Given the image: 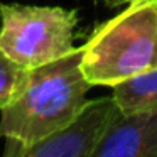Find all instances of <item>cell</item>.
<instances>
[{"mask_svg": "<svg viewBox=\"0 0 157 157\" xmlns=\"http://www.w3.org/2000/svg\"><path fill=\"white\" fill-rule=\"evenodd\" d=\"M101 2H105L106 5H112V7H115V5H123V4H132V2H137V0H101Z\"/></svg>", "mask_w": 157, "mask_h": 157, "instance_id": "obj_8", "label": "cell"}, {"mask_svg": "<svg viewBox=\"0 0 157 157\" xmlns=\"http://www.w3.org/2000/svg\"><path fill=\"white\" fill-rule=\"evenodd\" d=\"M0 48L25 69L52 63L75 49L76 10L0 4Z\"/></svg>", "mask_w": 157, "mask_h": 157, "instance_id": "obj_3", "label": "cell"}, {"mask_svg": "<svg viewBox=\"0 0 157 157\" xmlns=\"http://www.w3.org/2000/svg\"><path fill=\"white\" fill-rule=\"evenodd\" d=\"M157 68V0H137L100 24L83 46L81 69L91 85L113 86Z\"/></svg>", "mask_w": 157, "mask_h": 157, "instance_id": "obj_2", "label": "cell"}, {"mask_svg": "<svg viewBox=\"0 0 157 157\" xmlns=\"http://www.w3.org/2000/svg\"><path fill=\"white\" fill-rule=\"evenodd\" d=\"M122 115L113 96L88 101L68 125L25 147L19 157H93L103 137Z\"/></svg>", "mask_w": 157, "mask_h": 157, "instance_id": "obj_4", "label": "cell"}, {"mask_svg": "<svg viewBox=\"0 0 157 157\" xmlns=\"http://www.w3.org/2000/svg\"><path fill=\"white\" fill-rule=\"evenodd\" d=\"M27 69L10 59L0 48V108H4L24 81Z\"/></svg>", "mask_w": 157, "mask_h": 157, "instance_id": "obj_7", "label": "cell"}, {"mask_svg": "<svg viewBox=\"0 0 157 157\" xmlns=\"http://www.w3.org/2000/svg\"><path fill=\"white\" fill-rule=\"evenodd\" d=\"M83 46L48 64L27 69L10 101L0 108L4 155L19 157L25 147L68 125L88 103L91 83L81 69Z\"/></svg>", "mask_w": 157, "mask_h": 157, "instance_id": "obj_1", "label": "cell"}, {"mask_svg": "<svg viewBox=\"0 0 157 157\" xmlns=\"http://www.w3.org/2000/svg\"><path fill=\"white\" fill-rule=\"evenodd\" d=\"M93 157H157V108L122 115Z\"/></svg>", "mask_w": 157, "mask_h": 157, "instance_id": "obj_5", "label": "cell"}, {"mask_svg": "<svg viewBox=\"0 0 157 157\" xmlns=\"http://www.w3.org/2000/svg\"><path fill=\"white\" fill-rule=\"evenodd\" d=\"M113 98L123 115L157 108V68L115 83Z\"/></svg>", "mask_w": 157, "mask_h": 157, "instance_id": "obj_6", "label": "cell"}]
</instances>
